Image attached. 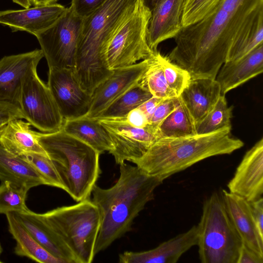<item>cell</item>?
Returning <instances> with one entry per match:
<instances>
[{"label": "cell", "instance_id": "1", "mask_svg": "<svg viewBox=\"0 0 263 263\" xmlns=\"http://www.w3.org/2000/svg\"><path fill=\"white\" fill-rule=\"evenodd\" d=\"M263 0H223L209 15L182 27L167 58L191 78L215 80L233 40L244 22Z\"/></svg>", "mask_w": 263, "mask_h": 263}, {"label": "cell", "instance_id": "2", "mask_svg": "<svg viewBox=\"0 0 263 263\" xmlns=\"http://www.w3.org/2000/svg\"><path fill=\"white\" fill-rule=\"evenodd\" d=\"M119 165L120 176L114 185L102 189L96 184L92 191V201L101 216L95 255L130 231L135 218L154 199L155 189L163 182L136 165L125 163Z\"/></svg>", "mask_w": 263, "mask_h": 263}, {"label": "cell", "instance_id": "3", "mask_svg": "<svg viewBox=\"0 0 263 263\" xmlns=\"http://www.w3.org/2000/svg\"><path fill=\"white\" fill-rule=\"evenodd\" d=\"M137 1L107 0L83 18L73 70L81 87L91 95L113 72L107 62V48L114 34L133 11Z\"/></svg>", "mask_w": 263, "mask_h": 263}, {"label": "cell", "instance_id": "4", "mask_svg": "<svg viewBox=\"0 0 263 263\" xmlns=\"http://www.w3.org/2000/svg\"><path fill=\"white\" fill-rule=\"evenodd\" d=\"M244 145L231 129L177 138H161L134 162L145 173L163 181L208 158L229 155Z\"/></svg>", "mask_w": 263, "mask_h": 263}, {"label": "cell", "instance_id": "5", "mask_svg": "<svg viewBox=\"0 0 263 263\" xmlns=\"http://www.w3.org/2000/svg\"><path fill=\"white\" fill-rule=\"evenodd\" d=\"M36 136L55 166L62 190L77 202L90 199L101 173L100 154L62 129L50 133L36 132Z\"/></svg>", "mask_w": 263, "mask_h": 263}, {"label": "cell", "instance_id": "6", "mask_svg": "<svg viewBox=\"0 0 263 263\" xmlns=\"http://www.w3.org/2000/svg\"><path fill=\"white\" fill-rule=\"evenodd\" d=\"M39 214L70 251L76 263L93 261L101 216L92 200L85 199Z\"/></svg>", "mask_w": 263, "mask_h": 263}, {"label": "cell", "instance_id": "7", "mask_svg": "<svg viewBox=\"0 0 263 263\" xmlns=\"http://www.w3.org/2000/svg\"><path fill=\"white\" fill-rule=\"evenodd\" d=\"M197 226V246L202 263H237L242 242L221 194L214 192L205 199Z\"/></svg>", "mask_w": 263, "mask_h": 263}, {"label": "cell", "instance_id": "8", "mask_svg": "<svg viewBox=\"0 0 263 263\" xmlns=\"http://www.w3.org/2000/svg\"><path fill=\"white\" fill-rule=\"evenodd\" d=\"M151 10L142 0H137L135 8L111 39L106 51L107 62L113 70L128 66L140 60L153 57L147 41Z\"/></svg>", "mask_w": 263, "mask_h": 263}, {"label": "cell", "instance_id": "9", "mask_svg": "<svg viewBox=\"0 0 263 263\" xmlns=\"http://www.w3.org/2000/svg\"><path fill=\"white\" fill-rule=\"evenodd\" d=\"M82 20L66 8L54 24L35 36L49 69H74Z\"/></svg>", "mask_w": 263, "mask_h": 263}, {"label": "cell", "instance_id": "10", "mask_svg": "<svg viewBox=\"0 0 263 263\" xmlns=\"http://www.w3.org/2000/svg\"><path fill=\"white\" fill-rule=\"evenodd\" d=\"M18 107L24 119L41 132L62 129L64 120L47 84L38 76L37 68L32 69L24 80Z\"/></svg>", "mask_w": 263, "mask_h": 263}, {"label": "cell", "instance_id": "11", "mask_svg": "<svg viewBox=\"0 0 263 263\" xmlns=\"http://www.w3.org/2000/svg\"><path fill=\"white\" fill-rule=\"evenodd\" d=\"M97 119L109 135L113 147L109 153L119 165L138 160L160 139L148 126L134 127L128 123L125 117Z\"/></svg>", "mask_w": 263, "mask_h": 263}, {"label": "cell", "instance_id": "12", "mask_svg": "<svg viewBox=\"0 0 263 263\" xmlns=\"http://www.w3.org/2000/svg\"><path fill=\"white\" fill-rule=\"evenodd\" d=\"M47 85L64 120L86 116L91 95L80 86L72 68L49 69Z\"/></svg>", "mask_w": 263, "mask_h": 263}, {"label": "cell", "instance_id": "13", "mask_svg": "<svg viewBox=\"0 0 263 263\" xmlns=\"http://www.w3.org/2000/svg\"><path fill=\"white\" fill-rule=\"evenodd\" d=\"M155 55L139 63L114 69L112 74L93 92L90 108L85 117L97 118L112 102L139 82Z\"/></svg>", "mask_w": 263, "mask_h": 263}, {"label": "cell", "instance_id": "14", "mask_svg": "<svg viewBox=\"0 0 263 263\" xmlns=\"http://www.w3.org/2000/svg\"><path fill=\"white\" fill-rule=\"evenodd\" d=\"M229 192L250 202L262 197L263 138H261L243 156L233 177L227 184Z\"/></svg>", "mask_w": 263, "mask_h": 263}, {"label": "cell", "instance_id": "15", "mask_svg": "<svg viewBox=\"0 0 263 263\" xmlns=\"http://www.w3.org/2000/svg\"><path fill=\"white\" fill-rule=\"evenodd\" d=\"M44 55L41 49L10 55L0 60V101L18 106L22 86L26 76Z\"/></svg>", "mask_w": 263, "mask_h": 263}, {"label": "cell", "instance_id": "16", "mask_svg": "<svg viewBox=\"0 0 263 263\" xmlns=\"http://www.w3.org/2000/svg\"><path fill=\"white\" fill-rule=\"evenodd\" d=\"M197 226L160 243L155 248L141 252L125 251L119 255L121 263H175L191 248L197 246Z\"/></svg>", "mask_w": 263, "mask_h": 263}, {"label": "cell", "instance_id": "17", "mask_svg": "<svg viewBox=\"0 0 263 263\" xmlns=\"http://www.w3.org/2000/svg\"><path fill=\"white\" fill-rule=\"evenodd\" d=\"M66 9L56 3L22 10L1 11L0 24L9 27L12 32L26 31L36 36L54 24Z\"/></svg>", "mask_w": 263, "mask_h": 263}, {"label": "cell", "instance_id": "18", "mask_svg": "<svg viewBox=\"0 0 263 263\" xmlns=\"http://www.w3.org/2000/svg\"><path fill=\"white\" fill-rule=\"evenodd\" d=\"M183 0H158L151 11L147 41L150 48L157 51L162 42L174 38L182 28Z\"/></svg>", "mask_w": 263, "mask_h": 263}, {"label": "cell", "instance_id": "19", "mask_svg": "<svg viewBox=\"0 0 263 263\" xmlns=\"http://www.w3.org/2000/svg\"><path fill=\"white\" fill-rule=\"evenodd\" d=\"M220 194L228 214L242 243L263 257V238L256 228L251 203L225 190H222Z\"/></svg>", "mask_w": 263, "mask_h": 263}, {"label": "cell", "instance_id": "20", "mask_svg": "<svg viewBox=\"0 0 263 263\" xmlns=\"http://www.w3.org/2000/svg\"><path fill=\"white\" fill-rule=\"evenodd\" d=\"M263 72V43L242 58L226 62L215 80L219 84L221 95L236 88Z\"/></svg>", "mask_w": 263, "mask_h": 263}, {"label": "cell", "instance_id": "21", "mask_svg": "<svg viewBox=\"0 0 263 263\" xmlns=\"http://www.w3.org/2000/svg\"><path fill=\"white\" fill-rule=\"evenodd\" d=\"M221 95L215 79L197 78L191 79L179 97L196 125L213 109Z\"/></svg>", "mask_w": 263, "mask_h": 263}, {"label": "cell", "instance_id": "22", "mask_svg": "<svg viewBox=\"0 0 263 263\" xmlns=\"http://www.w3.org/2000/svg\"><path fill=\"white\" fill-rule=\"evenodd\" d=\"M13 214L33 238L48 252L63 263H76L70 251L41 218L39 213L28 209L26 211Z\"/></svg>", "mask_w": 263, "mask_h": 263}, {"label": "cell", "instance_id": "23", "mask_svg": "<svg viewBox=\"0 0 263 263\" xmlns=\"http://www.w3.org/2000/svg\"><path fill=\"white\" fill-rule=\"evenodd\" d=\"M0 144L18 156L32 153L48 156L37 140L36 132L22 119H13L6 124L0 131Z\"/></svg>", "mask_w": 263, "mask_h": 263}, {"label": "cell", "instance_id": "24", "mask_svg": "<svg viewBox=\"0 0 263 263\" xmlns=\"http://www.w3.org/2000/svg\"><path fill=\"white\" fill-rule=\"evenodd\" d=\"M0 181L9 182L12 185L29 190L46 185L40 175L20 156L7 151L0 144Z\"/></svg>", "mask_w": 263, "mask_h": 263}, {"label": "cell", "instance_id": "25", "mask_svg": "<svg viewBox=\"0 0 263 263\" xmlns=\"http://www.w3.org/2000/svg\"><path fill=\"white\" fill-rule=\"evenodd\" d=\"M263 4L252 11L236 33L226 62L238 60L263 43Z\"/></svg>", "mask_w": 263, "mask_h": 263}, {"label": "cell", "instance_id": "26", "mask_svg": "<svg viewBox=\"0 0 263 263\" xmlns=\"http://www.w3.org/2000/svg\"><path fill=\"white\" fill-rule=\"evenodd\" d=\"M66 133L87 144L100 154L113 147L109 135L97 118L85 116L64 120L62 128Z\"/></svg>", "mask_w": 263, "mask_h": 263}, {"label": "cell", "instance_id": "27", "mask_svg": "<svg viewBox=\"0 0 263 263\" xmlns=\"http://www.w3.org/2000/svg\"><path fill=\"white\" fill-rule=\"evenodd\" d=\"M10 233L16 244L14 253L41 263H63L44 248L16 219L13 213L6 214Z\"/></svg>", "mask_w": 263, "mask_h": 263}, {"label": "cell", "instance_id": "28", "mask_svg": "<svg viewBox=\"0 0 263 263\" xmlns=\"http://www.w3.org/2000/svg\"><path fill=\"white\" fill-rule=\"evenodd\" d=\"M152 97L141 79L112 102L97 118H125L131 110Z\"/></svg>", "mask_w": 263, "mask_h": 263}, {"label": "cell", "instance_id": "29", "mask_svg": "<svg viewBox=\"0 0 263 263\" xmlns=\"http://www.w3.org/2000/svg\"><path fill=\"white\" fill-rule=\"evenodd\" d=\"M175 109L159 125L160 138H177L196 135L195 124L179 97Z\"/></svg>", "mask_w": 263, "mask_h": 263}, {"label": "cell", "instance_id": "30", "mask_svg": "<svg viewBox=\"0 0 263 263\" xmlns=\"http://www.w3.org/2000/svg\"><path fill=\"white\" fill-rule=\"evenodd\" d=\"M224 96L221 95L213 109L195 125L196 134H207L226 129L231 130L232 106H228Z\"/></svg>", "mask_w": 263, "mask_h": 263}, {"label": "cell", "instance_id": "31", "mask_svg": "<svg viewBox=\"0 0 263 263\" xmlns=\"http://www.w3.org/2000/svg\"><path fill=\"white\" fill-rule=\"evenodd\" d=\"M160 55L157 51L141 81L154 97L163 99L178 97L167 84L160 59Z\"/></svg>", "mask_w": 263, "mask_h": 263}, {"label": "cell", "instance_id": "32", "mask_svg": "<svg viewBox=\"0 0 263 263\" xmlns=\"http://www.w3.org/2000/svg\"><path fill=\"white\" fill-rule=\"evenodd\" d=\"M28 190L15 187L9 182H1L0 184V214L20 213L28 208L26 200Z\"/></svg>", "mask_w": 263, "mask_h": 263}, {"label": "cell", "instance_id": "33", "mask_svg": "<svg viewBox=\"0 0 263 263\" xmlns=\"http://www.w3.org/2000/svg\"><path fill=\"white\" fill-rule=\"evenodd\" d=\"M223 0H183L182 27L194 24L211 14Z\"/></svg>", "mask_w": 263, "mask_h": 263}, {"label": "cell", "instance_id": "34", "mask_svg": "<svg viewBox=\"0 0 263 263\" xmlns=\"http://www.w3.org/2000/svg\"><path fill=\"white\" fill-rule=\"evenodd\" d=\"M20 157L29 163L35 170L44 179L46 185L63 189L55 166L48 156L32 153Z\"/></svg>", "mask_w": 263, "mask_h": 263}, {"label": "cell", "instance_id": "35", "mask_svg": "<svg viewBox=\"0 0 263 263\" xmlns=\"http://www.w3.org/2000/svg\"><path fill=\"white\" fill-rule=\"evenodd\" d=\"M160 59L168 86L179 97L191 79L190 73L167 57L161 54Z\"/></svg>", "mask_w": 263, "mask_h": 263}, {"label": "cell", "instance_id": "36", "mask_svg": "<svg viewBox=\"0 0 263 263\" xmlns=\"http://www.w3.org/2000/svg\"><path fill=\"white\" fill-rule=\"evenodd\" d=\"M179 101V97L163 99L157 106L147 126L157 134L159 125L175 109Z\"/></svg>", "mask_w": 263, "mask_h": 263}, {"label": "cell", "instance_id": "37", "mask_svg": "<svg viewBox=\"0 0 263 263\" xmlns=\"http://www.w3.org/2000/svg\"><path fill=\"white\" fill-rule=\"evenodd\" d=\"M107 0H71L69 7L78 16L83 18L101 6Z\"/></svg>", "mask_w": 263, "mask_h": 263}, {"label": "cell", "instance_id": "38", "mask_svg": "<svg viewBox=\"0 0 263 263\" xmlns=\"http://www.w3.org/2000/svg\"><path fill=\"white\" fill-rule=\"evenodd\" d=\"M13 119H24L20 107L9 102L0 101V121L9 122Z\"/></svg>", "mask_w": 263, "mask_h": 263}, {"label": "cell", "instance_id": "39", "mask_svg": "<svg viewBox=\"0 0 263 263\" xmlns=\"http://www.w3.org/2000/svg\"><path fill=\"white\" fill-rule=\"evenodd\" d=\"M250 203L256 228L260 236L263 238V198Z\"/></svg>", "mask_w": 263, "mask_h": 263}, {"label": "cell", "instance_id": "40", "mask_svg": "<svg viewBox=\"0 0 263 263\" xmlns=\"http://www.w3.org/2000/svg\"><path fill=\"white\" fill-rule=\"evenodd\" d=\"M237 263H263V257L257 254L242 243L239 252Z\"/></svg>", "mask_w": 263, "mask_h": 263}, {"label": "cell", "instance_id": "41", "mask_svg": "<svg viewBox=\"0 0 263 263\" xmlns=\"http://www.w3.org/2000/svg\"><path fill=\"white\" fill-rule=\"evenodd\" d=\"M125 118L129 124L138 128L145 127L149 123L146 116L138 107L131 110Z\"/></svg>", "mask_w": 263, "mask_h": 263}, {"label": "cell", "instance_id": "42", "mask_svg": "<svg viewBox=\"0 0 263 263\" xmlns=\"http://www.w3.org/2000/svg\"><path fill=\"white\" fill-rule=\"evenodd\" d=\"M163 99L153 96L138 107L146 116L148 123L157 106Z\"/></svg>", "mask_w": 263, "mask_h": 263}, {"label": "cell", "instance_id": "43", "mask_svg": "<svg viewBox=\"0 0 263 263\" xmlns=\"http://www.w3.org/2000/svg\"><path fill=\"white\" fill-rule=\"evenodd\" d=\"M58 0H30L33 6H43L56 4Z\"/></svg>", "mask_w": 263, "mask_h": 263}, {"label": "cell", "instance_id": "44", "mask_svg": "<svg viewBox=\"0 0 263 263\" xmlns=\"http://www.w3.org/2000/svg\"><path fill=\"white\" fill-rule=\"evenodd\" d=\"M12 1L24 8H28L31 5L30 0H12Z\"/></svg>", "mask_w": 263, "mask_h": 263}, {"label": "cell", "instance_id": "45", "mask_svg": "<svg viewBox=\"0 0 263 263\" xmlns=\"http://www.w3.org/2000/svg\"><path fill=\"white\" fill-rule=\"evenodd\" d=\"M144 5L151 11L158 0H142Z\"/></svg>", "mask_w": 263, "mask_h": 263}, {"label": "cell", "instance_id": "46", "mask_svg": "<svg viewBox=\"0 0 263 263\" xmlns=\"http://www.w3.org/2000/svg\"><path fill=\"white\" fill-rule=\"evenodd\" d=\"M7 122L6 121H0V131Z\"/></svg>", "mask_w": 263, "mask_h": 263}, {"label": "cell", "instance_id": "47", "mask_svg": "<svg viewBox=\"0 0 263 263\" xmlns=\"http://www.w3.org/2000/svg\"><path fill=\"white\" fill-rule=\"evenodd\" d=\"M2 252H3V248H2L1 243H0V255L2 254Z\"/></svg>", "mask_w": 263, "mask_h": 263}, {"label": "cell", "instance_id": "48", "mask_svg": "<svg viewBox=\"0 0 263 263\" xmlns=\"http://www.w3.org/2000/svg\"><path fill=\"white\" fill-rule=\"evenodd\" d=\"M1 262H2V261H1L0 260V263H1Z\"/></svg>", "mask_w": 263, "mask_h": 263}]
</instances>
